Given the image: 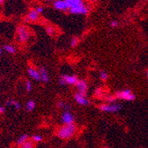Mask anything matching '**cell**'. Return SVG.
Wrapping results in <instances>:
<instances>
[{"mask_svg":"<svg viewBox=\"0 0 148 148\" xmlns=\"http://www.w3.org/2000/svg\"><path fill=\"white\" fill-rule=\"evenodd\" d=\"M28 72H29V76H30L32 79H34V80H36V81H41V78H40L39 72H38V70H36V69H34V68H29Z\"/></svg>","mask_w":148,"mask_h":148,"instance_id":"12","label":"cell"},{"mask_svg":"<svg viewBox=\"0 0 148 148\" xmlns=\"http://www.w3.org/2000/svg\"><path fill=\"white\" fill-rule=\"evenodd\" d=\"M104 148H108V147H107V146H105V147H104Z\"/></svg>","mask_w":148,"mask_h":148,"instance_id":"38","label":"cell"},{"mask_svg":"<svg viewBox=\"0 0 148 148\" xmlns=\"http://www.w3.org/2000/svg\"><path fill=\"white\" fill-rule=\"evenodd\" d=\"M43 140V137L42 136H40V135H34L32 137V141L33 142H36V143H39V142H42Z\"/></svg>","mask_w":148,"mask_h":148,"instance_id":"22","label":"cell"},{"mask_svg":"<svg viewBox=\"0 0 148 148\" xmlns=\"http://www.w3.org/2000/svg\"><path fill=\"white\" fill-rule=\"evenodd\" d=\"M1 53H2V49L0 48V54H1Z\"/></svg>","mask_w":148,"mask_h":148,"instance_id":"37","label":"cell"},{"mask_svg":"<svg viewBox=\"0 0 148 148\" xmlns=\"http://www.w3.org/2000/svg\"><path fill=\"white\" fill-rule=\"evenodd\" d=\"M21 148H34L33 141L27 140L24 144H22V145H21Z\"/></svg>","mask_w":148,"mask_h":148,"instance_id":"20","label":"cell"},{"mask_svg":"<svg viewBox=\"0 0 148 148\" xmlns=\"http://www.w3.org/2000/svg\"><path fill=\"white\" fill-rule=\"evenodd\" d=\"M54 7L59 11L66 12L69 10V7L66 5L65 0H56V1H54Z\"/></svg>","mask_w":148,"mask_h":148,"instance_id":"10","label":"cell"},{"mask_svg":"<svg viewBox=\"0 0 148 148\" xmlns=\"http://www.w3.org/2000/svg\"><path fill=\"white\" fill-rule=\"evenodd\" d=\"M35 107H36V103H35V101L29 100V101L27 102V104H26V109H27V111L31 112V111L34 110Z\"/></svg>","mask_w":148,"mask_h":148,"instance_id":"16","label":"cell"},{"mask_svg":"<svg viewBox=\"0 0 148 148\" xmlns=\"http://www.w3.org/2000/svg\"><path fill=\"white\" fill-rule=\"evenodd\" d=\"M17 33H18V38L20 43H25L29 40V32L27 30L25 26H19L17 29Z\"/></svg>","mask_w":148,"mask_h":148,"instance_id":"5","label":"cell"},{"mask_svg":"<svg viewBox=\"0 0 148 148\" xmlns=\"http://www.w3.org/2000/svg\"><path fill=\"white\" fill-rule=\"evenodd\" d=\"M145 76H146V80H147V85H148V69L145 71Z\"/></svg>","mask_w":148,"mask_h":148,"instance_id":"33","label":"cell"},{"mask_svg":"<svg viewBox=\"0 0 148 148\" xmlns=\"http://www.w3.org/2000/svg\"><path fill=\"white\" fill-rule=\"evenodd\" d=\"M28 139H29V136L27 135V134H23V135H21V136L18 138V140H17V145H21L22 144H24Z\"/></svg>","mask_w":148,"mask_h":148,"instance_id":"18","label":"cell"},{"mask_svg":"<svg viewBox=\"0 0 148 148\" xmlns=\"http://www.w3.org/2000/svg\"><path fill=\"white\" fill-rule=\"evenodd\" d=\"M3 2H4V0H0V5H1V4H2Z\"/></svg>","mask_w":148,"mask_h":148,"instance_id":"35","label":"cell"},{"mask_svg":"<svg viewBox=\"0 0 148 148\" xmlns=\"http://www.w3.org/2000/svg\"><path fill=\"white\" fill-rule=\"evenodd\" d=\"M6 105H7V106H14L16 110H20L21 109V105L17 101L13 100V99L7 100L6 101Z\"/></svg>","mask_w":148,"mask_h":148,"instance_id":"15","label":"cell"},{"mask_svg":"<svg viewBox=\"0 0 148 148\" xmlns=\"http://www.w3.org/2000/svg\"><path fill=\"white\" fill-rule=\"evenodd\" d=\"M90 2H92V3H95V2H97V1H98V0H90Z\"/></svg>","mask_w":148,"mask_h":148,"instance_id":"34","label":"cell"},{"mask_svg":"<svg viewBox=\"0 0 148 148\" xmlns=\"http://www.w3.org/2000/svg\"><path fill=\"white\" fill-rule=\"evenodd\" d=\"M65 105H66V104H65L63 101H60V102H59V103H58V106L60 107V108H64Z\"/></svg>","mask_w":148,"mask_h":148,"instance_id":"30","label":"cell"},{"mask_svg":"<svg viewBox=\"0 0 148 148\" xmlns=\"http://www.w3.org/2000/svg\"><path fill=\"white\" fill-rule=\"evenodd\" d=\"M94 94H95L97 97H99L101 94H102V89L101 88H97L95 90V92H94Z\"/></svg>","mask_w":148,"mask_h":148,"instance_id":"27","label":"cell"},{"mask_svg":"<svg viewBox=\"0 0 148 148\" xmlns=\"http://www.w3.org/2000/svg\"><path fill=\"white\" fill-rule=\"evenodd\" d=\"M75 86V88L77 90V93L86 96L87 91H88V84L86 83V81H84V80H78Z\"/></svg>","mask_w":148,"mask_h":148,"instance_id":"6","label":"cell"},{"mask_svg":"<svg viewBox=\"0 0 148 148\" xmlns=\"http://www.w3.org/2000/svg\"><path fill=\"white\" fill-rule=\"evenodd\" d=\"M36 12L38 13V14H39V13H42V12H44V8L41 7V6H38V7L36 9Z\"/></svg>","mask_w":148,"mask_h":148,"instance_id":"28","label":"cell"},{"mask_svg":"<svg viewBox=\"0 0 148 148\" xmlns=\"http://www.w3.org/2000/svg\"><path fill=\"white\" fill-rule=\"evenodd\" d=\"M105 99H106V103H107V104L117 103V99L115 98L114 95H107Z\"/></svg>","mask_w":148,"mask_h":148,"instance_id":"17","label":"cell"},{"mask_svg":"<svg viewBox=\"0 0 148 148\" xmlns=\"http://www.w3.org/2000/svg\"><path fill=\"white\" fill-rule=\"evenodd\" d=\"M38 72H39L41 81H43L44 83H48L49 82V75H48V72L45 66H41L40 69L38 70Z\"/></svg>","mask_w":148,"mask_h":148,"instance_id":"11","label":"cell"},{"mask_svg":"<svg viewBox=\"0 0 148 148\" xmlns=\"http://www.w3.org/2000/svg\"><path fill=\"white\" fill-rule=\"evenodd\" d=\"M99 77L102 81H106L107 79H108V74H107L105 70H102L99 73Z\"/></svg>","mask_w":148,"mask_h":148,"instance_id":"21","label":"cell"},{"mask_svg":"<svg viewBox=\"0 0 148 148\" xmlns=\"http://www.w3.org/2000/svg\"><path fill=\"white\" fill-rule=\"evenodd\" d=\"M118 26H119V22L117 21H115V20L111 21V22H110V27H111V28L115 29V28H117Z\"/></svg>","mask_w":148,"mask_h":148,"instance_id":"25","label":"cell"},{"mask_svg":"<svg viewBox=\"0 0 148 148\" xmlns=\"http://www.w3.org/2000/svg\"><path fill=\"white\" fill-rule=\"evenodd\" d=\"M59 83H60V85H62V86H65V85H66V83H65V81H64V79H63L62 77H60V80H59Z\"/></svg>","mask_w":148,"mask_h":148,"instance_id":"29","label":"cell"},{"mask_svg":"<svg viewBox=\"0 0 148 148\" xmlns=\"http://www.w3.org/2000/svg\"><path fill=\"white\" fill-rule=\"evenodd\" d=\"M70 106L69 105H65V106H64V109H65V112H69V110H70Z\"/></svg>","mask_w":148,"mask_h":148,"instance_id":"31","label":"cell"},{"mask_svg":"<svg viewBox=\"0 0 148 148\" xmlns=\"http://www.w3.org/2000/svg\"><path fill=\"white\" fill-rule=\"evenodd\" d=\"M65 2H66V5H68L69 9L75 7V6H78L80 5L84 4L83 0H65Z\"/></svg>","mask_w":148,"mask_h":148,"instance_id":"14","label":"cell"},{"mask_svg":"<svg viewBox=\"0 0 148 148\" xmlns=\"http://www.w3.org/2000/svg\"><path fill=\"white\" fill-rule=\"evenodd\" d=\"M74 98H75V102H76L77 104L81 105V106H89V105L90 104V100L87 99L86 96L82 95V94H79V93H77V92L75 94Z\"/></svg>","mask_w":148,"mask_h":148,"instance_id":"7","label":"cell"},{"mask_svg":"<svg viewBox=\"0 0 148 148\" xmlns=\"http://www.w3.org/2000/svg\"><path fill=\"white\" fill-rule=\"evenodd\" d=\"M5 113V108L2 106H0V115H1L2 114Z\"/></svg>","mask_w":148,"mask_h":148,"instance_id":"32","label":"cell"},{"mask_svg":"<svg viewBox=\"0 0 148 148\" xmlns=\"http://www.w3.org/2000/svg\"><path fill=\"white\" fill-rule=\"evenodd\" d=\"M46 31H47V34L49 36H53V34H54V30H53V29L51 28V27H47Z\"/></svg>","mask_w":148,"mask_h":148,"instance_id":"26","label":"cell"},{"mask_svg":"<svg viewBox=\"0 0 148 148\" xmlns=\"http://www.w3.org/2000/svg\"><path fill=\"white\" fill-rule=\"evenodd\" d=\"M78 44H79V39H78V37H73L71 39V43H70V46L71 47H75Z\"/></svg>","mask_w":148,"mask_h":148,"instance_id":"23","label":"cell"},{"mask_svg":"<svg viewBox=\"0 0 148 148\" xmlns=\"http://www.w3.org/2000/svg\"><path fill=\"white\" fill-rule=\"evenodd\" d=\"M69 10L70 13H72V14H75V15H86V14H88L89 11H90L89 7L84 3L78 5V6L70 8Z\"/></svg>","mask_w":148,"mask_h":148,"instance_id":"4","label":"cell"},{"mask_svg":"<svg viewBox=\"0 0 148 148\" xmlns=\"http://www.w3.org/2000/svg\"><path fill=\"white\" fill-rule=\"evenodd\" d=\"M61 77L64 79L66 85H75L77 81L79 80L75 75H63Z\"/></svg>","mask_w":148,"mask_h":148,"instance_id":"8","label":"cell"},{"mask_svg":"<svg viewBox=\"0 0 148 148\" xmlns=\"http://www.w3.org/2000/svg\"><path fill=\"white\" fill-rule=\"evenodd\" d=\"M99 108L101 112L103 113H118L122 110L123 105L121 103H114V104H107V103H103L99 105Z\"/></svg>","mask_w":148,"mask_h":148,"instance_id":"3","label":"cell"},{"mask_svg":"<svg viewBox=\"0 0 148 148\" xmlns=\"http://www.w3.org/2000/svg\"><path fill=\"white\" fill-rule=\"evenodd\" d=\"M4 50L6 51L7 52L11 53V54H13V53H15V51H16L15 48L13 46H12V45H5L4 46Z\"/></svg>","mask_w":148,"mask_h":148,"instance_id":"19","label":"cell"},{"mask_svg":"<svg viewBox=\"0 0 148 148\" xmlns=\"http://www.w3.org/2000/svg\"><path fill=\"white\" fill-rule=\"evenodd\" d=\"M38 17H39V14L36 12V11L31 10L28 14V16L26 17V21H36L38 20Z\"/></svg>","mask_w":148,"mask_h":148,"instance_id":"13","label":"cell"},{"mask_svg":"<svg viewBox=\"0 0 148 148\" xmlns=\"http://www.w3.org/2000/svg\"><path fill=\"white\" fill-rule=\"evenodd\" d=\"M26 90H27V91H28V92L31 91V90H32V84H31L30 81H27V82H26Z\"/></svg>","mask_w":148,"mask_h":148,"instance_id":"24","label":"cell"},{"mask_svg":"<svg viewBox=\"0 0 148 148\" xmlns=\"http://www.w3.org/2000/svg\"><path fill=\"white\" fill-rule=\"evenodd\" d=\"M61 121L64 124H72L74 123L75 117L70 112H65L61 116Z\"/></svg>","mask_w":148,"mask_h":148,"instance_id":"9","label":"cell"},{"mask_svg":"<svg viewBox=\"0 0 148 148\" xmlns=\"http://www.w3.org/2000/svg\"><path fill=\"white\" fill-rule=\"evenodd\" d=\"M114 96L117 99V100H122V101L131 102L136 99V95L130 89H123L121 90H117L114 93Z\"/></svg>","mask_w":148,"mask_h":148,"instance_id":"2","label":"cell"},{"mask_svg":"<svg viewBox=\"0 0 148 148\" xmlns=\"http://www.w3.org/2000/svg\"><path fill=\"white\" fill-rule=\"evenodd\" d=\"M46 1H56V0H46Z\"/></svg>","mask_w":148,"mask_h":148,"instance_id":"36","label":"cell"},{"mask_svg":"<svg viewBox=\"0 0 148 148\" xmlns=\"http://www.w3.org/2000/svg\"><path fill=\"white\" fill-rule=\"evenodd\" d=\"M76 132V126L75 123L72 124H64L57 130V136L60 139H69Z\"/></svg>","mask_w":148,"mask_h":148,"instance_id":"1","label":"cell"}]
</instances>
